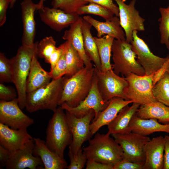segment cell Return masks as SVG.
Wrapping results in <instances>:
<instances>
[{
	"instance_id": "24",
	"label": "cell",
	"mask_w": 169,
	"mask_h": 169,
	"mask_svg": "<svg viewBox=\"0 0 169 169\" xmlns=\"http://www.w3.org/2000/svg\"><path fill=\"white\" fill-rule=\"evenodd\" d=\"M33 57L26 85L27 93L31 92L48 84L52 79L50 72L45 71L41 67L37 59Z\"/></svg>"
},
{
	"instance_id": "39",
	"label": "cell",
	"mask_w": 169,
	"mask_h": 169,
	"mask_svg": "<svg viewBox=\"0 0 169 169\" xmlns=\"http://www.w3.org/2000/svg\"><path fill=\"white\" fill-rule=\"evenodd\" d=\"M17 96V91L13 87L10 86H6L3 83H0V100L10 101L18 98Z\"/></svg>"
},
{
	"instance_id": "44",
	"label": "cell",
	"mask_w": 169,
	"mask_h": 169,
	"mask_svg": "<svg viewBox=\"0 0 169 169\" xmlns=\"http://www.w3.org/2000/svg\"><path fill=\"white\" fill-rule=\"evenodd\" d=\"M63 52L62 48L60 45L57 47L55 50L50 56L49 63L50 65V70H52L59 60Z\"/></svg>"
},
{
	"instance_id": "48",
	"label": "cell",
	"mask_w": 169,
	"mask_h": 169,
	"mask_svg": "<svg viewBox=\"0 0 169 169\" xmlns=\"http://www.w3.org/2000/svg\"><path fill=\"white\" fill-rule=\"evenodd\" d=\"M10 3L9 7L10 8H12L14 6L16 0H10Z\"/></svg>"
},
{
	"instance_id": "23",
	"label": "cell",
	"mask_w": 169,
	"mask_h": 169,
	"mask_svg": "<svg viewBox=\"0 0 169 169\" xmlns=\"http://www.w3.org/2000/svg\"><path fill=\"white\" fill-rule=\"evenodd\" d=\"M83 18L79 17L74 23L66 30L62 37L64 40L69 41L77 51L83 60L84 66L92 68L93 65L90 58L86 54L84 47L81 27Z\"/></svg>"
},
{
	"instance_id": "4",
	"label": "cell",
	"mask_w": 169,
	"mask_h": 169,
	"mask_svg": "<svg viewBox=\"0 0 169 169\" xmlns=\"http://www.w3.org/2000/svg\"><path fill=\"white\" fill-rule=\"evenodd\" d=\"M108 132L106 134H96L89 140V144L83 149L87 159L102 163L114 165L123 158L121 146Z\"/></svg>"
},
{
	"instance_id": "7",
	"label": "cell",
	"mask_w": 169,
	"mask_h": 169,
	"mask_svg": "<svg viewBox=\"0 0 169 169\" xmlns=\"http://www.w3.org/2000/svg\"><path fill=\"white\" fill-rule=\"evenodd\" d=\"M94 67L98 89L105 101L116 97L129 100L125 94L128 83L125 77L116 74L112 69L101 71Z\"/></svg>"
},
{
	"instance_id": "3",
	"label": "cell",
	"mask_w": 169,
	"mask_h": 169,
	"mask_svg": "<svg viewBox=\"0 0 169 169\" xmlns=\"http://www.w3.org/2000/svg\"><path fill=\"white\" fill-rule=\"evenodd\" d=\"M38 42H35L33 47L22 45L19 48L16 55L10 59L13 83L17 92L18 104L21 109L25 107L26 80L32 59L34 55H37Z\"/></svg>"
},
{
	"instance_id": "5",
	"label": "cell",
	"mask_w": 169,
	"mask_h": 169,
	"mask_svg": "<svg viewBox=\"0 0 169 169\" xmlns=\"http://www.w3.org/2000/svg\"><path fill=\"white\" fill-rule=\"evenodd\" d=\"M66 79L62 77L52 79L47 85L27 93L25 108L28 112H34L48 110L54 112L57 108Z\"/></svg>"
},
{
	"instance_id": "26",
	"label": "cell",
	"mask_w": 169,
	"mask_h": 169,
	"mask_svg": "<svg viewBox=\"0 0 169 169\" xmlns=\"http://www.w3.org/2000/svg\"><path fill=\"white\" fill-rule=\"evenodd\" d=\"M140 106L139 104L133 102L131 106L127 105L122 108L114 119L107 125V132L110 135L129 132V123Z\"/></svg>"
},
{
	"instance_id": "16",
	"label": "cell",
	"mask_w": 169,
	"mask_h": 169,
	"mask_svg": "<svg viewBox=\"0 0 169 169\" xmlns=\"http://www.w3.org/2000/svg\"><path fill=\"white\" fill-rule=\"evenodd\" d=\"M41 20L54 30L60 32L79 18L77 13H69L59 8L44 7L39 10Z\"/></svg>"
},
{
	"instance_id": "42",
	"label": "cell",
	"mask_w": 169,
	"mask_h": 169,
	"mask_svg": "<svg viewBox=\"0 0 169 169\" xmlns=\"http://www.w3.org/2000/svg\"><path fill=\"white\" fill-rule=\"evenodd\" d=\"M114 166L98 162L93 159H88L86 169H113Z\"/></svg>"
},
{
	"instance_id": "46",
	"label": "cell",
	"mask_w": 169,
	"mask_h": 169,
	"mask_svg": "<svg viewBox=\"0 0 169 169\" xmlns=\"http://www.w3.org/2000/svg\"><path fill=\"white\" fill-rule=\"evenodd\" d=\"M164 162L163 169H169V136H164Z\"/></svg>"
},
{
	"instance_id": "47",
	"label": "cell",
	"mask_w": 169,
	"mask_h": 169,
	"mask_svg": "<svg viewBox=\"0 0 169 169\" xmlns=\"http://www.w3.org/2000/svg\"><path fill=\"white\" fill-rule=\"evenodd\" d=\"M46 0H39L38 3H37L38 7L37 10H40L42 9L44 7V4Z\"/></svg>"
},
{
	"instance_id": "10",
	"label": "cell",
	"mask_w": 169,
	"mask_h": 169,
	"mask_svg": "<svg viewBox=\"0 0 169 169\" xmlns=\"http://www.w3.org/2000/svg\"><path fill=\"white\" fill-rule=\"evenodd\" d=\"M121 147L123 158L137 162H145L144 146L150 139L138 133L130 132L111 135Z\"/></svg>"
},
{
	"instance_id": "28",
	"label": "cell",
	"mask_w": 169,
	"mask_h": 169,
	"mask_svg": "<svg viewBox=\"0 0 169 169\" xmlns=\"http://www.w3.org/2000/svg\"><path fill=\"white\" fill-rule=\"evenodd\" d=\"M91 25L83 19L81 30L85 53L97 69L101 70V62L95 42L91 34Z\"/></svg>"
},
{
	"instance_id": "11",
	"label": "cell",
	"mask_w": 169,
	"mask_h": 169,
	"mask_svg": "<svg viewBox=\"0 0 169 169\" xmlns=\"http://www.w3.org/2000/svg\"><path fill=\"white\" fill-rule=\"evenodd\" d=\"M137 32L136 30L133 32V39L131 43L132 49L136 54L137 61L144 69L145 75H150L163 66L169 59V55L162 58L153 54L145 42L138 37Z\"/></svg>"
},
{
	"instance_id": "20",
	"label": "cell",
	"mask_w": 169,
	"mask_h": 169,
	"mask_svg": "<svg viewBox=\"0 0 169 169\" xmlns=\"http://www.w3.org/2000/svg\"><path fill=\"white\" fill-rule=\"evenodd\" d=\"M165 140L161 136L154 137L145 146L143 169H163Z\"/></svg>"
},
{
	"instance_id": "43",
	"label": "cell",
	"mask_w": 169,
	"mask_h": 169,
	"mask_svg": "<svg viewBox=\"0 0 169 169\" xmlns=\"http://www.w3.org/2000/svg\"><path fill=\"white\" fill-rule=\"evenodd\" d=\"M10 0H0V26H3L6 20V12Z\"/></svg>"
},
{
	"instance_id": "40",
	"label": "cell",
	"mask_w": 169,
	"mask_h": 169,
	"mask_svg": "<svg viewBox=\"0 0 169 169\" xmlns=\"http://www.w3.org/2000/svg\"><path fill=\"white\" fill-rule=\"evenodd\" d=\"M144 162H137L123 158L115 163L113 169H143Z\"/></svg>"
},
{
	"instance_id": "12",
	"label": "cell",
	"mask_w": 169,
	"mask_h": 169,
	"mask_svg": "<svg viewBox=\"0 0 169 169\" xmlns=\"http://www.w3.org/2000/svg\"><path fill=\"white\" fill-rule=\"evenodd\" d=\"M114 0L119 8L120 23L124 31L125 40L131 43L133 39V31L145 30V20L140 16L135 8L136 0H131L128 4L125 3V0Z\"/></svg>"
},
{
	"instance_id": "1",
	"label": "cell",
	"mask_w": 169,
	"mask_h": 169,
	"mask_svg": "<svg viewBox=\"0 0 169 169\" xmlns=\"http://www.w3.org/2000/svg\"><path fill=\"white\" fill-rule=\"evenodd\" d=\"M95 73L94 68L85 67L69 78L66 77L59 105L65 103L75 107L83 101L91 90Z\"/></svg>"
},
{
	"instance_id": "18",
	"label": "cell",
	"mask_w": 169,
	"mask_h": 169,
	"mask_svg": "<svg viewBox=\"0 0 169 169\" xmlns=\"http://www.w3.org/2000/svg\"><path fill=\"white\" fill-rule=\"evenodd\" d=\"M33 138L27 129H13L0 123V145L11 153L23 147Z\"/></svg>"
},
{
	"instance_id": "37",
	"label": "cell",
	"mask_w": 169,
	"mask_h": 169,
	"mask_svg": "<svg viewBox=\"0 0 169 169\" xmlns=\"http://www.w3.org/2000/svg\"><path fill=\"white\" fill-rule=\"evenodd\" d=\"M68 156L70 159V163L68 166L67 169H82L86 165L87 159L83 153L82 148L76 153H74L69 150Z\"/></svg>"
},
{
	"instance_id": "27",
	"label": "cell",
	"mask_w": 169,
	"mask_h": 169,
	"mask_svg": "<svg viewBox=\"0 0 169 169\" xmlns=\"http://www.w3.org/2000/svg\"><path fill=\"white\" fill-rule=\"evenodd\" d=\"M136 114L141 119H155L164 124H169V107L158 101L140 105Z\"/></svg>"
},
{
	"instance_id": "22",
	"label": "cell",
	"mask_w": 169,
	"mask_h": 169,
	"mask_svg": "<svg viewBox=\"0 0 169 169\" xmlns=\"http://www.w3.org/2000/svg\"><path fill=\"white\" fill-rule=\"evenodd\" d=\"M83 18L95 28L97 31V37L101 38L103 36L108 35L116 39L125 40L124 31L118 17L114 16L111 19L105 22L99 21L88 15L84 16Z\"/></svg>"
},
{
	"instance_id": "15",
	"label": "cell",
	"mask_w": 169,
	"mask_h": 169,
	"mask_svg": "<svg viewBox=\"0 0 169 169\" xmlns=\"http://www.w3.org/2000/svg\"><path fill=\"white\" fill-rule=\"evenodd\" d=\"M34 143L33 138L22 148L11 153L5 166L7 169H36L43 165L40 158L33 154Z\"/></svg>"
},
{
	"instance_id": "9",
	"label": "cell",
	"mask_w": 169,
	"mask_h": 169,
	"mask_svg": "<svg viewBox=\"0 0 169 169\" xmlns=\"http://www.w3.org/2000/svg\"><path fill=\"white\" fill-rule=\"evenodd\" d=\"M65 111L67 120L72 136V140L69 150L76 153L82 148L84 143L90 140L93 135L90 129V125L95 115L91 109L85 116L77 117Z\"/></svg>"
},
{
	"instance_id": "45",
	"label": "cell",
	"mask_w": 169,
	"mask_h": 169,
	"mask_svg": "<svg viewBox=\"0 0 169 169\" xmlns=\"http://www.w3.org/2000/svg\"><path fill=\"white\" fill-rule=\"evenodd\" d=\"M11 153L0 145V168L5 167L11 156Z\"/></svg>"
},
{
	"instance_id": "31",
	"label": "cell",
	"mask_w": 169,
	"mask_h": 169,
	"mask_svg": "<svg viewBox=\"0 0 169 169\" xmlns=\"http://www.w3.org/2000/svg\"><path fill=\"white\" fill-rule=\"evenodd\" d=\"M152 93L157 101L169 107V75L166 72L154 85Z\"/></svg>"
},
{
	"instance_id": "8",
	"label": "cell",
	"mask_w": 169,
	"mask_h": 169,
	"mask_svg": "<svg viewBox=\"0 0 169 169\" xmlns=\"http://www.w3.org/2000/svg\"><path fill=\"white\" fill-rule=\"evenodd\" d=\"M155 73L143 76L131 73L125 77L128 83L125 94L129 100L140 105L157 101L152 93Z\"/></svg>"
},
{
	"instance_id": "13",
	"label": "cell",
	"mask_w": 169,
	"mask_h": 169,
	"mask_svg": "<svg viewBox=\"0 0 169 169\" xmlns=\"http://www.w3.org/2000/svg\"><path fill=\"white\" fill-rule=\"evenodd\" d=\"M0 123L13 129H24L34 120L22 110L17 98L9 101L0 100Z\"/></svg>"
},
{
	"instance_id": "33",
	"label": "cell",
	"mask_w": 169,
	"mask_h": 169,
	"mask_svg": "<svg viewBox=\"0 0 169 169\" xmlns=\"http://www.w3.org/2000/svg\"><path fill=\"white\" fill-rule=\"evenodd\" d=\"M159 11L161 14L158 20L160 23V42L165 45L169 51V5L166 8H160Z\"/></svg>"
},
{
	"instance_id": "25",
	"label": "cell",
	"mask_w": 169,
	"mask_h": 169,
	"mask_svg": "<svg viewBox=\"0 0 169 169\" xmlns=\"http://www.w3.org/2000/svg\"><path fill=\"white\" fill-rule=\"evenodd\" d=\"M128 130L130 132H135L145 136L157 132L169 133V124H162L155 119H141L135 114L130 122Z\"/></svg>"
},
{
	"instance_id": "14",
	"label": "cell",
	"mask_w": 169,
	"mask_h": 169,
	"mask_svg": "<svg viewBox=\"0 0 169 169\" xmlns=\"http://www.w3.org/2000/svg\"><path fill=\"white\" fill-rule=\"evenodd\" d=\"M109 103V101L107 102L103 100L99 92L95 71L91 90L85 99L75 107H70L65 103L60 106L64 110L79 118L85 116L91 109H93L95 113V118L100 112L105 108Z\"/></svg>"
},
{
	"instance_id": "21",
	"label": "cell",
	"mask_w": 169,
	"mask_h": 169,
	"mask_svg": "<svg viewBox=\"0 0 169 169\" xmlns=\"http://www.w3.org/2000/svg\"><path fill=\"white\" fill-rule=\"evenodd\" d=\"M34 146L33 154L39 157L43 164L44 169H64L68 163L63 158L53 152L46 146L45 141L39 138H34Z\"/></svg>"
},
{
	"instance_id": "30",
	"label": "cell",
	"mask_w": 169,
	"mask_h": 169,
	"mask_svg": "<svg viewBox=\"0 0 169 169\" xmlns=\"http://www.w3.org/2000/svg\"><path fill=\"white\" fill-rule=\"evenodd\" d=\"M97 47L100 60L101 71L112 69L110 63L111 48L115 38L106 35L101 38L94 37Z\"/></svg>"
},
{
	"instance_id": "38",
	"label": "cell",
	"mask_w": 169,
	"mask_h": 169,
	"mask_svg": "<svg viewBox=\"0 0 169 169\" xmlns=\"http://www.w3.org/2000/svg\"><path fill=\"white\" fill-rule=\"evenodd\" d=\"M67 69L65 54L63 50V53L59 60L54 68L49 72L52 79H57L66 75Z\"/></svg>"
},
{
	"instance_id": "35",
	"label": "cell",
	"mask_w": 169,
	"mask_h": 169,
	"mask_svg": "<svg viewBox=\"0 0 169 169\" xmlns=\"http://www.w3.org/2000/svg\"><path fill=\"white\" fill-rule=\"evenodd\" d=\"M86 0H53L52 7L59 8L69 13H76L78 9L88 4Z\"/></svg>"
},
{
	"instance_id": "29",
	"label": "cell",
	"mask_w": 169,
	"mask_h": 169,
	"mask_svg": "<svg viewBox=\"0 0 169 169\" xmlns=\"http://www.w3.org/2000/svg\"><path fill=\"white\" fill-rule=\"evenodd\" d=\"M60 45L65 53L67 65L65 77L69 78L83 69L84 64L77 51L69 41L66 40Z\"/></svg>"
},
{
	"instance_id": "34",
	"label": "cell",
	"mask_w": 169,
	"mask_h": 169,
	"mask_svg": "<svg viewBox=\"0 0 169 169\" xmlns=\"http://www.w3.org/2000/svg\"><path fill=\"white\" fill-rule=\"evenodd\" d=\"M56 42L51 36L46 37L38 42L37 55L49 63V58L56 48Z\"/></svg>"
},
{
	"instance_id": "6",
	"label": "cell",
	"mask_w": 169,
	"mask_h": 169,
	"mask_svg": "<svg viewBox=\"0 0 169 169\" xmlns=\"http://www.w3.org/2000/svg\"><path fill=\"white\" fill-rule=\"evenodd\" d=\"M113 64L112 69L116 74H120L126 77L131 73L143 76L145 71L136 59L135 53L132 49V45L125 40L115 39L111 48Z\"/></svg>"
},
{
	"instance_id": "17",
	"label": "cell",
	"mask_w": 169,
	"mask_h": 169,
	"mask_svg": "<svg viewBox=\"0 0 169 169\" xmlns=\"http://www.w3.org/2000/svg\"><path fill=\"white\" fill-rule=\"evenodd\" d=\"M20 6L23 25L22 44L33 47L36 33L34 14L37 10V3H34L32 0H23L20 3Z\"/></svg>"
},
{
	"instance_id": "49",
	"label": "cell",
	"mask_w": 169,
	"mask_h": 169,
	"mask_svg": "<svg viewBox=\"0 0 169 169\" xmlns=\"http://www.w3.org/2000/svg\"><path fill=\"white\" fill-rule=\"evenodd\" d=\"M166 72L169 75V59L167 61V66L166 68Z\"/></svg>"
},
{
	"instance_id": "36",
	"label": "cell",
	"mask_w": 169,
	"mask_h": 169,
	"mask_svg": "<svg viewBox=\"0 0 169 169\" xmlns=\"http://www.w3.org/2000/svg\"><path fill=\"white\" fill-rule=\"evenodd\" d=\"M0 83H13L12 65L10 59L3 53H0Z\"/></svg>"
},
{
	"instance_id": "2",
	"label": "cell",
	"mask_w": 169,
	"mask_h": 169,
	"mask_svg": "<svg viewBox=\"0 0 169 169\" xmlns=\"http://www.w3.org/2000/svg\"><path fill=\"white\" fill-rule=\"evenodd\" d=\"M64 110L60 107L53 112L48 122L45 141L49 149L63 158H64L65 148L72 140V133Z\"/></svg>"
},
{
	"instance_id": "41",
	"label": "cell",
	"mask_w": 169,
	"mask_h": 169,
	"mask_svg": "<svg viewBox=\"0 0 169 169\" xmlns=\"http://www.w3.org/2000/svg\"><path fill=\"white\" fill-rule=\"evenodd\" d=\"M89 3H94L100 5L112 11L114 15L119 17L118 7L115 4L114 0H86Z\"/></svg>"
},
{
	"instance_id": "32",
	"label": "cell",
	"mask_w": 169,
	"mask_h": 169,
	"mask_svg": "<svg viewBox=\"0 0 169 169\" xmlns=\"http://www.w3.org/2000/svg\"><path fill=\"white\" fill-rule=\"evenodd\" d=\"M89 3L80 7L76 13L79 15L86 14L98 15L105 21L110 20L114 17V13L105 7L95 3Z\"/></svg>"
},
{
	"instance_id": "19",
	"label": "cell",
	"mask_w": 169,
	"mask_h": 169,
	"mask_svg": "<svg viewBox=\"0 0 169 169\" xmlns=\"http://www.w3.org/2000/svg\"><path fill=\"white\" fill-rule=\"evenodd\" d=\"M132 103V100H125L120 97L111 99L105 108L100 112L92 120L90 126L92 135L96 133L102 127L108 125L122 108Z\"/></svg>"
}]
</instances>
